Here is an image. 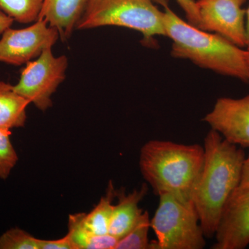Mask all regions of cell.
<instances>
[{
    "instance_id": "6da1fadb",
    "label": "cell",
    "mask_w": 249,
    "mask_h": 249,
    "mask_svg": "<svg viewBox=\"0 0 249 249\" xmlns=\"http://www.w3.org/2000/svg\"><path fill=\"white\" fill-rule=\"evenodd\" d=\"M204 160L192 201L205 237H214L226 203L240 184L246 159L242 147L211 129L204 139Z\"/></svg>"
},
{
    "instance_id": "7a4b0ae2",
    "label": "cell",
    "mask_w": 249,
    "mask_h": 249,
    "mask_svg": "<svg viewBox=\"0 0 249 249\" xmlns=\"http://www.w3.org/2000/svg\"><path fill=\"white\" fill-rule=\"evenodd\" d=\"M163 1L165 34L173 41L174 58L186 59L201 68L249 82L245 49L222 36L186 22Z\"/></svg>"
},
{
    "instance_id": "3957f363",
    "label": "cell",
    "mask_w": 249,
    "mask_h": 249,
    "mask_svg": "<svg viewBox=\"0 0 249 249\" xmlns=\"http://www.w3.org/2000/svg\"><path fill=\"white\" fill-rule=\"evenodd\" d=\"M204 146L153 140L142 147L139 168L157 196L169 193L182 201H192L202 168Z\"/></svg>"
},
{
    "instance_id": "277c9868",
    "label": "cell",
    "mask_w": 249,
    "mask_h": 249,
    "mask_svg": "<svg viewBox=\"0 0 249 249\" xmlns=\"http://www.w3.org/2000/svg\"><path fill=\"white\" fill-rule=\"evenodd\" d=\"M116 26L141 33L142 44L155 45L154 37L166 36L164 13L153 0H88L76 29Z\"/></svg>"
},
{
    "instance_id": "5b68a950",
    "label": "cell",
    "mask_w": 249,
    "mask_h": 249,
    "mask_svg": "<svg viewBox=\"0 0 249 249\" xmlns=\"http://www.w3.org/2000/svg\"><path fill=\"white\" fill-rule=\"evenodd\" d=\"M160 203L150 220L157 240L150 249H202L205 235L192 201H182L169 193L159 196Z\"/></svg>"
},
{
    "instance_id": "8992f818",
    "label": "cell",
    "mask_w": 249,
    "mask_h": 249,
    "mask_svg": "<svg viewBox=\"0 0 249 249\" xmlns=\"http://www.w3.org/2000/svg\"><path fill=\"white\" fill-rule=\"evenodd\" d=\"M67 67V57H55L52 47H48L37 59L26 64L14 89L37 109L45 111L52 107V95L65 79Z\"/></svg>"
},
{
    "instance_id": "52a82bcc",
    "label": "cell",
    "mask_w": 249,
    "mask_h": 249,
    "mask_svg": "<svg viewBox=\"0 0 249 249\" xmlns=\"http://www.w3.org/2000/svg\"><path fill=\"white\" fill-rule=\"evenodd\" d=\"M60 38L58 31L45 19H38L22 29H6L0 40V62L10 65L27 64Z\"/></svg>"
},
{
    "instance_id": "ba28073f",
    "label": "cell",
    "mask_w": 249,
    "mask_h": 249,
    "mask_svg": "<svg viewBox=\"0 0 249 249\" xmlns=\"http://www.w3.org/2000/svg\"><path fill=\"white\" fill-rule=\"evenodd\" d=\"M199 29L225 37L246 47V10L237 0H196Z\"/></svg>"
},
{
    "instance_id": "9c48e42d",
    "label": "cell",
    "mask_w": 249,
    "mask_h": 249,
    "mask_svg": "<svg viewBox=\"0 0 249 249\" xmlns=\"http://www.w3.org/2000/svg\"><path fill=\"white\" fill-rule=\"evenodd\" d=\"M214 237L213 249H244L249 245V185H239L228 199Z\"/></svg>"
},
{
    "instance_id": "30bf717a",
    "label": "cell",
    "mask_w": 249,
    "mask_h": 249,
    "mask_svg": "<svg viewBox=\"0 0 249 249\" xmlns=\"http://www.w3.org/2000/svg\"><path fill=\"white\" fill-rule=\"evenodd\" d=\"M231 143L249 147V95L240 98H218L204 119Z\"/></svg>"
},
{
    "instance_id": "8fae6325",
    "label": "cell",
    "mask_w": 249,
    "mask_h": 249,
    "mask_svg": "<svg viewBox=\"0 0 249 249\" xmlns=\"http://www.w3.org/2000/svg\"><path fill=\"white\" fill-rule=\"evenodd\" d=\"M147 191V183H143L140 189L134 190L127 195L123 188L116 190V197L119 201L113 209L109 228V235L119 240L135 227L143 213L139 207V203L146 196Z\"/></svg>"
},
{
    "instance_id": "7c38bea8",
    "label": "cell",
    "mask_w": 249,
    "mask_h": 249,
    "mask_svg": "<svg viewBox=\"0 0 249 249\" xmlns=\"http://www.w3.org/2000/svg\"><path fill=\"white\" fill-rule=\"evenodd\" d=\"M88 0H44L38 19H45L58 31L60 38L67 40L76 29Z\"/></svg>"
},
{
    "instance_id": "4fadbf2b",
    "label": "cell",
    "mask_w": 249,
    "mask_h": 249,
    "mask_svg": "<svg viewBox=\"0 0 249 249\" xmlns=\"http://www.w3.org/2000/svg\"><path fill=\"white\" fill-rule=\"evenodd\" d=\"M29 104L15 91L14 85L0 81V128L11 130L24 127Z\"/></svg>"
},
{
    "instance_id": "5bb4252c",
    "label": "cell",
    "mask_w": 249,
    "mask_h": 249,
    "mask_svg": "<svg viewBox=\"0 0 249 249\" xmlns=\"http://www.w3.org/2000/svg\"><path fill=\"white\" fill-rule=\"evenodd\" d=\"M83 213L70 214L67 235L75 249H114L118 240L112 235H99L93 233L85 227Z\"/></svg>"
},
{
    "instance_id": "9a60e30c",
    "label": "cell",
    "mask_w": 249,
    "mask_h": 249,
    "mask_svg": "<svg viewBox=\"0 0 249 249\" xmlns=\"http://www.w3.org/2000/svg\"><path fill=\"white\" fill-rule=\"evenodd\" d=\"M116 197V190L112 181H109L106 195L101 197L98 204L89 213H83L85 227L96 235L109 234V224L112 214L113 204Z\"/></svg>"
},
{
    "instance_id": "2e32d148",
    "label": "cell",
    "mask_w": 249,
    "mask_h": 249,
    "mask_svg": "<svg viewBox=\"0 0 249 249\" xmlns=\"http://www.w3.org/2000/svg\"><path fill=\"white\" fill-rule=\"evenodd\" d=\"M44 0H0V11L23 24L38 19Z\"/></svg>"
},
{
    "instance_id": "e0dca14e",
    "label": "cell",
    "mask_w": 249,
    "mask_h": 249,
    "mask_svg": "<svg viewBox=\"0 0 249 249\" xmlns=\"http://www.w3.org/2000/svg\"><path fill=\"white\" fill-rule=\"evenodd\" d=\"M150 220L148 212L143 211L135 227L118 240L114 249H150L148 232L151 228Z\"/></svg>"
},
{
    "instance_id": "ac0fdd59",
    "label": "cell",
    "mask_w": 249,
    "mask_h": 249,
    "mask_svg": "<svg viewBox=\"0 0 249 249\" xmlns=\"http://www.w3.org/2000/svg\"><path fill=\"white\" fill-rule=\"evenodd\" d=\"M11 135L9 129L0 128V178L4 180L9 176L18 160Z\"/></svg>"
},
{
    "instance_id": "d6986e66",
    "label": "cell",
    "mask_w": 249,
    "mask_h": 249,
    "mask_svg": "<svg viewBox=\"0 0 249 249\" xmlns=\"http://www.w3.org/2000/svg\"><path fill=\"white\" fill-rule=\"evenodd\" d=\"M0 249H38V239L22 229H9L0 236Z\"/></svg>"
},
{
    "instance_id": "ffe728a7",
    "label": "cell",
    "mask_w": 249,
    "mask_h": 249,
    "mask_svg": "<svg viewBox=\"0 0 249 249\" xmlns=\"http://www.w3.org/2000/svg\"><path fill=\"white\" fill-rule=\"evenodd\" d=\"M180 7L184 11L188 22L199 28V16L194 0H176Z\"/></svg>"
},
{
    "instance_id": "44dd1931",
    "label": "cell",
    "mask_w": 249,
    "mask_h": 249,
    "mask_svg": "<svg viewBox=\"0 0 249 249\" xmlns=\"http://www.w3.org/2000/svg\"><path fill=\"white\" fill-rule=\"evenodd\" d=\"M38 249H75L69 235L58 240H46L38 239Z\"/></svg>"
},
{
    "instance_id": "7402d4cb",
    "label": "cell",
    "mask_w": 249,
    "mask_h": 249,
    "mask_svg": "<svg viewBox=\"0 0 249 249\" xmlns=\"http://www.w3.org/2000/svg\"><path fill=\"white\" fill-rule=\"evenodd\" d=\"M14 19L0 11V35L12 25Z\"/></svg>"
},
{
    "instance_id": "603a6c76",
    "label": "cell",
    "mask_w": 249,
    "mask_h": 249,
    "mask_svg": "<svg viewBox=\"0 0 249 249\" xmlns=\"http://www.w3.org/2000/svg\"><path fill=\"white\" fill-rule=\"evenodd\" d=\"M240 185H243V186L249 185V157H246L245 162H244L242 178H241Z\"/></svg>"
},
{
    "instance_id": "cb8c5ba5",
    "label": "cell",
    "mask_w": 249,
    "mask_h": 249,
    "mask_svg": "<svg viewBox=\"0 0 249 249\" xmlns=\"http://www.w3.org/2000/svg\"><path fill=\"white\" fill-rule=\"evenodd\" d=\"M246 49L249 50V6L246 10L245 16Z\"/></svg>"
},
{
    "instance_id": "d4e9b609",
    "label": "cell",
    "mask_w": 249,
    "mask_h": 249,
    "mask_svg": "<svg viewBox=\"0 0 249 249\" xmlns=\"http://www.w3.org/2000/svg\"><path fill=\"white\" fill-rule=\"evenodd\" d=\"M245 60L247 63V70H248L249 79V50L245 49Z\"/></svg>"
},
{
    "instance_id": "484cf974",
    "label": "cell",
    "mask_w": 249,
    "mask_h": 249,
    "mask_svg": "<svg viewBox=\"0 0 249 249\" xmlns=\"http://www.w3.org/2000/svg\"><path fill=\"white\" fill-rule=\"evenodd\" d=\"M237 2L239 3V4L242 5H242L245 4L246 1H247V0H237Z\"/></svg>"
}]
</instances>
